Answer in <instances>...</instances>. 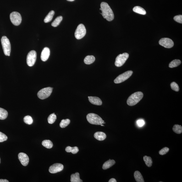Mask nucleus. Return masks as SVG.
Segmentation results:
<instances>
[{
    "label": "nucleus",
    "instance_id": "nucleus-1",
    "mask_svg": "<svg viewBox=\"0 0 182 182\" xmlns=\"http://www.w3.org/2000/svg\"><path fill=\"white\" fill-rule=\"evenodd\" d=\"M100 10L102 11V15L104 19L109 21H112L114 19V14L110 7L108 3L105 2H102L101 4Z\"/></svg>",
    "mask_w": 182,
    "mask_h": 182
},
{
    "label": "nucleus",
    "instance_id": "nucleus-2",
    "mask_svg": "<svg viewBox=\"0 0 182 182\" xmlns=\"http://www.w3.org/2000/svg\"><path fill=\"white\" fill-rule=\"evenodd\" d=\"M143 96V94L140 91L134 93L129 96L127 101V103L129 106L135 105L141 101Z\"/></svg>",
    "mask_w": 182,
    "mask_h": 182
},
{
    "label": "nucleus",
    "instance_id": "nucleus-3",
    "mask_svg": "<svg viewBox=\"0 0 182 182\" xmlns=\"http://www.w3.org/2000/svg\"><path fill=\"white\" fill-rule=\"evenodd\" d=\"M86 118L88 122L91 124L101 125L104 123H105L100 116L95 114H88L86 116Z\"/></svg>",
    "mask_w": 182,
    "mask_h": 182
},
{
    "label": "nucleus",
    "instance_id": "nucleus-4",
    "mask_svg": "<svg viewBox=\"0 0 182 182\" xmlns=\"http://www.w3.org/2000/svg\"><path fill=\"white\" fill-rule=\"evenodd\" d=\"M1 43L4 54L6 56H10L11 45L9 39L6 36H3L1 39Z\"/></svg>",
    "mask_w": 182,
    "mask_h": 182
},
{
    "label": "nucleus",
    "instance_id": "nucleus-5",
    "mask_svg": "<svg viewBox=\"0 0 182 182\" xmlns=\"http://www.w3.org/2000/svg\"><path fill=\"white\" fill-rule=\"evenodd\" d=\"M53 88L48 87L43 88L38 93L37 96L41 100L45 99L50 96Z\"/></svg>",
    "mask_w": 182,
    "mask_h": 182
},
{
    "label": "nucleus",
    "instance_id": "nucleus-6",
    "mask_svg": "<svg viewBox=\"0 0 182 182\" xmlns=\"http://www.w3.org/2000/svg\"><path fill=\"white\" fill-rule=\"evenodd\" d=\"M86 32V29L85 26L83 24H81L77 27L74 33V36L77 39L80 40L85 36Z\"/></svg>",
    "mask_w": 182,
    "mask_h": 182
},
{
    "label": "nucleus",
    "instance_id": "nucleus-7",
    "mask_svg": "<svg viewBox=\"0 0 182 182\" xmlns=\"http://www.w3.org/2000/svg\"><path fill=\"white\" fill-rule=\"evenodd\" d=\"M129 57V54L127 53H124L118 55L116 58L115 63L116 66L119 67L123 66Z\"/></svg>",
    "mask_w": 182,
    "mask_h": 182
},
{
    "label": "nucleus",
    "instance_id": "nucleus-8",
    "mask_svg": "<svg viewBox=\"0 0 182 182\" xmlns=\"http://www.w3.org/2000/svg\"><path fill=\"white\" fill-rule=\"evenodd\" d=\"M133 72L132 71H129L123 74H120L114 80V82L116 84L120 83L127 80L132 75Z\"/></svg>",
    "mask_w": 182,
    "mask_h": 182
},
{
    "label": "nucleus",
    "instance_id": "nucleus-9",
    "mask_svg": "<svg viewBox=\"0 0 182 182\" xmlns=\"http://www.w3.org/2000/svg\"><path fill=\"white\" fill-rule=\"evenodd\" d=\"M10 19L12 24L15 25H19L21 22V16L18 12H12L10 14Z\"/></svg>",
    "mask_w": 182,
    "mask_h": 182
},
{
    "label": "nucleus",
    "instance_id": "nucleus-10",
    "mask_svg": "<svg viewBox=\"0 0 182 182\" xmlns=\"http://www.w3.org/2000/svg\"><path fill=\"white\" fill-rule=\"evenodd\" d=\"M36 52L34 50L29 52L27 57V63L29 66L32 67L35 64L36 59Z\"/></svg>",
    "mask_w": 182,
    "mask_h": 182
},
{
    "label": "nucleus",
    "instance_id": "nucleus-11",
    "mask_svg": "<svg viewBox=\"0 0 182 182\" xmlns=\"http://www.w3.org/2000/svg\"><path fill=\"white\" fill-rule=\"evenodd\" d=\"M161 46L167 48H170L174 46V42L171 39L168 38H163L159 41Z\"/></svg>",
    "mask_w": 182,
    "mask_h": 182
},
{
    "label": "nucleus",
    "instance_id": "nucleus-12",
    "mask_svg": "<svg viewBox=\"0 0 182 182\" xmlns=\"http://www.w3.org/2000/svg\"><path fill=\"white\" fill-rule=\"evenodd\" d=\"M63 169V165L59 163H56L50 167L49 171L51 173H56L61 171Z\"/></svg>",
    "mask_w": 182,
    "mask_h": 182
},
{
    "label": "nucleus",
    "instance_id": "nucleus-13",
    "mask_svg": "<svg viewBox=\"0 0 182 182\" xmlns=\"http://www.w3.org/2000/svg\"><path fill=\"white\" fill-rule=\"evenodd\" d=\"M18 158L21 163L24 166H27L29 162V158L27 155L24 153L21 152L18 154Z\"/></svg>",
    "mask_w": 182,
    "mask_h": 182
},
{
    "label": "nucleus",
    "instance_id": "nucleus-14",
    "mask_svg": "<svg viewBox=\"0 0 182 182\" xmlns=\"http://www.w3.org/2000/svg\"><path fill=\"white\" fill-rule=\"evenodd\" d=\"M50 55V50L48 47H45L43 50L41 54V59L43 62H46L49 58Z\"/></svg>",
    "mask_w": 182,
    "mask_h": 182
},
{
    "label": "nucleus",
    "instance_id": "nucleus-15",
    "mask_svg": "<svg viewBox=\"0 0 182 182\" xmlns=\"http://www.w3.org/2000/svg\"><path fill=\"white\" fill-rule=\"evenodd\" d=\"M89 101L90 103L96 105H101L102 104V101L98 97L96 96H88Z\"/></svg>",
    "mask_w": 182,
    "mask_h": 182
},
{
    "label": "nucleus",
    "instance_id": "nucleus-16",
    "mask_svg": "<svg viewBox=\"0 0 182 182\" xmlns=\"http://www.w3.org/2000/svg\"><path fill=\"white\" fill-rule=\"evenodd\" d=\"M94 137L97 140L99 141H103L106 138V134L102 132H96L94 134Z\"/></svg>",
    "mask_w": 182,
    "mask_h": 182
},
{
    "label": "nucleus",
    "instance_id": "nucleus-17",
    "mask_svg": "<svg viewBox=\"0 0 182 182\" xmlns=\"http://www.w3.org/2000/svg\"><path fill=\"white\" fill-rule=\"evenodd\" d=\"M115 161L114 160H109L106 161L105 162L102 166V169L106 170L110 168L115 164Z\"/></svg>",
    "mask_w": 182,
    "mask_h": 182
},
{
    "label": "nucleus",
    "instance_id": "nucleus-18",
    "mask_svg": "<svg viewBox=\"0 0 182 182\" xmlns=\"http://www.w3.org/2000/svg\"><path fill=\"white\" fill-rule=\"evenodd\" d=\"M71 182H82V180L80 179V175L78 172L71 175Z\"/></svg>",
    "mask_w": 182,
    "mask_h": 182
},
{
    "label": "nucleus",
    "instance_id": "nucleus-19",
    "mask_svg": "<svg viewBox=\"0 0 182 182\" xmlns=\"http://www.w3.org/2000/svg\"><path fill=\"white\" fill-rule=\"evenodd\" d=\"M134 178L137 182H144L143 178L141 173L139 171H136L134 174Z\"/></svg>",
    "mask_w": 182,
    "mask_h": 182
},
{
    "label": "nucleus",
    "instance_id": "nucleus-20",
    "mask_svg": "<svg viewBox=\"0 0 182 182\" xmlns=\"http://www.w3.org/2000/svg\"><path fill=\"white\" fill-rule=\"evenodd\" d=\"M133 11L134 12L138 13V14L145 15L146 14V11L143 8L139 6H136L133 8Z\"/></svg>",
    "mask_w": 182,
    "mask_h": 182
},
{
    "label": "nucleus",
    "instance_id": "nucleus-21",
    "mask_svg": "<svg viewBox=\"0 0 182 182\" xmlns=\"http://www.w3.org/2000/svg\"><path fill=\"white\" fill-rule=\"evenodd\" d=\"M95 60V57L93 55H88L85 57L84 62L86 64H90L94 63Z\"/></svg>",
    "mask_w": 182,
    "mask_h": 182
},
{
    "label": "nucleus",
    "instance_id": "nucleus-22",
    "mask_svg": "<svg viewBox=\"0 0 182 182\" xmlns=\"http://www.w3.org/2000/svg\"><path fill=\"white\" fill-rule=\"evenodd\" d=\"M54 14L55 12L54 11H51L49 13H48V14L47 15L45 18L44 20V21L45 22L47 23L51 21L52 19H53Z\"/></svg>",
    "mask_w": 182,
    "mask_h": 182
},
{
    "label": "nucleus",
    "instance_id": "nucleus-23",
    "mask_svg": "<svg viewBox=\"0 0 182 182\" xmlns=\"http://www.w3.org/2000/svg\"><path fill=\"white\" fill-rule=\"evenodd\" d=\"M66 151L68 152H71L73 154H75L79 151V149L77 147H71L68 146L66 148Z\"/></svg>",
    "mask_w": 182,
    "mask_h": 182
},
{
    "label": "nucleus",
    "instance_id": "nucleus-24",
    "mask_svg": "<svg viewBox=\"0 0 182 182\" xmlns=\"http://www.w3.org/2000/svg\"><path fill=\"white\" fill-rule=\"evenodd\" d=\"M181 62L180 60L175 59L170 62L169 64V67L170 68H175L180 65Z\"/></svg>",
    "mask_w": 182,
    "mask_h": 182
},
{
    "label": "nucleus",
    "instance_id": "nucleus-25",
    "mask_svg": "<svg viewBox=\"0 0 182 182\" xmlns=\"http://www.w3.org/2000/svg\"><path fill=\"white\" fill-rule=\"evenodd\" d=\"M8 112L6 110L0 108V119L4 120L7 118Z\"/></svg>",
    "mask_w": 182,
    "mask_h": 182
},
{
    "label": "nucleus",
    "instance_id": "nucleus-26",
    "mask_svg": "<svg viewBox=\"0 0 182 182\" xmlns=\"http://www.w3.org/2000/svg\"><path fill=\"white\" fill-rule=\"evenodd\" d=\"M42 144L46 148L50 149L53 146V143L50 140H44L42 142Z\"/></svg>",
    "mask_w": 182,
    "mask_h": 182
},
{
    "label": "nucleus",
    "instance_id": "nucleus-27",
    "mask_svg": "<svg viewBox=\"0 0 182 182\" xmlns=\"http://www.w3.org/2000/svg\"><path fill=\"white\" fill-rule=\"evenodd\" d=\"M63 18V17L62 16H59L57 17L52 23L51 25L54 27H56L58 26L59 25L61 21H62Z\"/></svg>",
    "mask_w": 182,
    "mask_h": 182
},
{
    "label": "nucleus",
    "instance_id": "nucleus-28",
    "mask_svg": "<svg viewBox=\"0 0 182 182\" xmlns=\"http://www.w3.org/2000/svg\"><path fill=\"white\" fill-rule=\"evenodd\" d=\"M143 160L147 167H150L152 166V161L151 157L147 156H144Z\"/></svg>",
    "mask_w": 182,
    "mask_h": 182
},
{
    "label": "nucleus",
    "instance_id": "nucleus-29",
    "mask_svg": "<svg viewBox=\"0 0 182 182\" xmlns=\"http://www.w3.org/2000/svg\"><path fill=\"white\" fill-rule=\"evenodd\" d=\"M173 130L177 134H181L182 132V127L181 125L178 124H175L173 126Z\"/></svg>",
    "mask_w": 182,
    "mask_h": 182
},
{
    "label": "nucleus",
    "instance_id": "nucleus-30",
    "mask_svg": "<svg viewBox=\"0 0 182 182\" xmlns=\"http://www.w3.org/2000/svg\"><path fill=\"white\" fill-rule=\"evenodd\" d=\"M57 118V116L54 113H52L48 117V123L50 124H53Z\"/></svg>",
    "mask_w": 182,
    "mask_h": 182
},
{
    "label": "nucleus",
    "instance_id": "nucleus-31",
    "mask_svg": "<svg viewBox=\"0 0 182 182\" xmlns=\"http://www.w3.org/2000/svg\"><path fill=\"white\" fill-rule=\"evenodd\" d=\"M70 123V120L69 119H63L60 123V126L61 128H65L69 125Z\"/></svg>",
    "mask_w": 182,
    "mask_h": 182
},
{
    "label": "nucleus",
    "instance_id": "nucleus-32",
    "mask_svg": "<svg viewBox=\"0 0 182 182\" xmlns=\"http://www.w3.org/2000/svg\"><path fill=\"white\" fill-rule=\"evenodd\" d=\"M24 123L27 124H31L33 122V120L32 118L30 116L27 115L24 118Z\"/></svg>",
    "mask_w": 182,
    "mask_h": 182
},
{
    "label": "nucleus",
    "instance_id": "nucleus-33",
    "mask_svg": "<svg viewBox=\"0 0 182 182\" xmlns=\"http://www.w3.org/2000/svg\"><path fill=\"white\" fill-rule=\"evenodd\" d=\"M171 88L174 91L178 92L179 90V88L178 84L175 82H172L170 84Z\"/></svg>",
    "mask_w": 182,
    "mask_h": 182
},
{
    "label": "nucleus",
    "instance_id": "nucleus-34",
    "mask_svg": "<svg viewBox=\"0 0 182 182\" xmlns=\"http://www.w3.org/2000/svg\"><path fill=\"white\" fill-rule=\"evenodd\" d=\"M8 139V137L5 134L0 132V142H2L6 141Z\"/></svg>",
    "mask_w": 182,
    "mask_h": 182
},
{
    "label": "nucleus",
    "instance_id": "nucleus-35",
    "mask_svg": "<svg viewBox=\"0 0 182 182\" xmlns=\"http://www.w3.org/2000/svg\"><path fill=\"white\" fill-rule=\"evenodd\" d=\"M169 149L167 147H165L159 151V154L161 155H166L169 151Z\"/></svg>",
    "mask_w": 182,
    "mask_h": 182
},
{
    "label": "nucleus",
    "instance_id": "nucleus-36",
    "mask_svg": "<svg viewBox=\"0 0 182 182\" xmlns=\"http://www.w3.org/2000/svg\"><path fill=\"white\" fill-rule=\"evenodd\" d=\"M174 19L175 21L180 24H182V16L179 15L176 16L174 17Z\"/></svg>",
    "mask_w": 182,
    "mask_h": 182
},
{
    "label": "nucleus",
    "instance_id": "nucleus-37",
    "mask_svg": "<svg viewBox=\"0 0 182 182\" xmlns=\"http://www.w3.org/2000/svg\"><path fill=\"white\" fill-rule=\"evenodd\" d=\"M137 125L139 127L143 126L145 124V122L142 119H140L138 120L137 122Z\"/></svg>",
    "mask_w": 182,
    "mask_h": 182
},
{
    "label": "nucleus",
    "instance_id": "nucleus-38",
    "mask_svg": "<svg viewBox=\"0 0 182 182\" xmlns=\"http://www.w3.org/2000/svg\"><path fill=\"white\" fill-rule=\"evenodd\" d=\"M109 182H116V180L114 178H112L111 179H110V180L109 181Z\"/></svg>",
    "mask_w": 182,
    "mask_h": 182
},
{
    "label": "nucleus",
    "instance_id": "nucleus-39",
    "mask_svg": "<svg viewBox=\"0 0 182 182\" xmlns=\"http://www.w3.org/2000/svg\"><path fill=\"white\" fill-rule=\"evenodd\" d=\"M9 181L8 180H7V179H0V182H8Z\"/></svg>",
    "mask_w": 182,
    "mask_h": 182
},
{
    "label": "nucleus",
    "instance_id": "nucleus-40",
    "mask_svg": "<svg viewBox=\"0 0 182 182\" xmlns=\"http://www.w3.org/2000/svg\"><path fill=\"white\" fill-rule=\"evenodd\" d=\"M67 1H69V2H73L74 1V0H67Z\"/></svg>",
    "mask_w": 182,
    "mask_h": 182
},
{
    "label": "nucleus",
    "instance_id": "nucleus-41",
    "mask_svg": "<svg viewBox=\"0 0 182 182\" xmlns=\"http://www.w3.org/2000/svg\"><path fill=\"white\" fill-rule=\"evenodd\" d=\"M101 126H104V125H103V124H101Z\"/></svg>",
    "mask_w": 182,
    "mask_h": 182
},
{
    "label": "nucleus",
    "instance_id": "nucleus-42",
    "mask_svg": "<svg viewBox=\"0 0 182 182\" xmlns=\"http://www.w3.org/2000/svg\"><path fill=\"white\" fill-rule=\"evenodd\" d=\"M0 163H1V158H0Z\"/></svg>",
    "mask_w": 182,
    "mask_h": 182
}]
</instances>
